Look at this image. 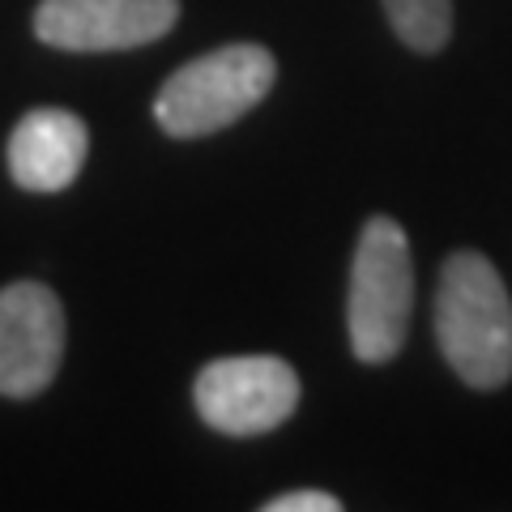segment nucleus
<instances>
[{"label": "nucleus", "instance_id": "423d86ee", "mask_svg": "<svg viewBox=\"0 0 512 512\" xmlns=\"http://www.w3.org/2000/svg\"><path fill=\"white\" fill-rule=\"evenodd\" d=\"M64 359V308L43 282L0 291V393L35 397L56 380Z\"/></svg>", "mask_w": 512, "mask_h": 512}, {"label": "nucleus", "instance_id": "f257e3e1", "mask_svg": "<svg viewBox=\"0 0 512 512\" xmlns=\"http://www.w3.org/2000/svg\"><path fill=\"white\" fill-rule=\"evenodd\" d=\"M436 342L453 372L478 393L512 380V299L483 252H453L436 286Z\"/></svg>", "mask_w": 512, "mask_h": 512}, {"label": "nucleus", "instance_id": "f03ea898", "mask_svg": "<svg viewBox=\"0 0 512 512\" xmlns=\"http://www.w3.org/2000/svg\"><path fill=\"white\" fill-rule=\"evenodd\" d=\"M414 312V261L410 239L393 218H367L350 261L346 329L359 363H393L406 346Z\"/></svg>", "mask_w": 512, "mask_h": 512}, {"label": "nucleus", "instance_id": "39448f33", "mask_svg": "<svg viewBox=\"0 0 512 512\" xmlns=\"http://www.w3.org/2000/svg\"><path fill=\"white\" fill-rule=\"evenodd\" d=\"M180 0H43L35 35L60 52H124L163 39Z\"/></svg>", "mask_w": 512, "mask_h": 512}, {"label": "nucleus", "instance_id": "0eeeda50", "mask_svg": "<svg viewBox=\"0 0 512 512\" xmlns=\"http://www.w3.org/2000/svg\"><path fill=\"white\" fill-rule=\"evenodd\" d=\"M90 133L82 116L64 107L26 111L9 137V175L26 192H60L86 163Z\"/></svg>", "mask_w": 512, "mask_h": 512}, {"label": "nucleus", "instance_id": "20e7f679", "mask_svg": "<svg viewBox=\"0 0 512 512\" xmlns=\"http://www.w3.org/2000/svg\"><path fill=\"white\" fill-rule=\"evenodd\" d=\"M197 414L222 436H261L274 431L299 406V376L278 355L214 359L197 376Z\"/></svg>", "mask_w": 512, "mask_h": 512}, {"label": "nucleus", "instance_id": "6e6552de", "mask_svg": "<svg viewBox=\"0 0 512 512\" xmlns=\"http://www.w3.org/2000/svg\"><path fill=\"white\" fill-rule=\"evenodd\" d=\"M393 35L410 52H440L453 39V0H380Z\"/></svg>", "mask_w": 512, "mask_h": 512}, {"label": "nucleus", "instance_id": "1a4fd4ad", "mask_svg": "<svg viewBox=\"0 0 512 512\" xmlns=\"http://www.w3.org/2000/svg\"><path fill=\"white\" fill-rule=\"evenodd\" d=\"M342 500L329 491H286L265 504V512H338Z\"/></svg>", "mask_w": 512, "mask_h": 512}, {"label": "nucleus", "instance_id": "7ed1b4c3", "mask_svg": "<svg viewBox=\"0 0 512 512\" xmlns=\"http://www.w3.org/2000/svg\"><path fill=\"white\" fill-rule=\"evenodd\" d=\"M278 60L261 43H231L175 69L154 99V120L171 137H210L265 99Z\"/></svg>", "mask_w": 512, "mask_h": 512}]
</instances>
